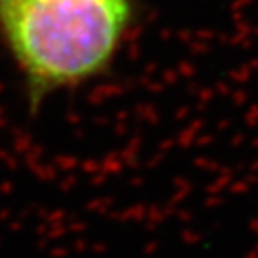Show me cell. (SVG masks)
I'll return each mask as SVG.
<instances>
[{
  "instance_id": "cell-1",
  "label": "cell",
  "mask_w": 258,
  "mask_h": 258,
  "mask_svg": "<svg viewBox=\"0 0 258 258\" xmlns=\"http://www.w3.org/2000/svg\"><path fill=\"white\" fill-rule=\"evenodd\" d=\"M127 0H0V25L34 90L102 69L127 25Z\"/></svg>"
}]
</instances>
